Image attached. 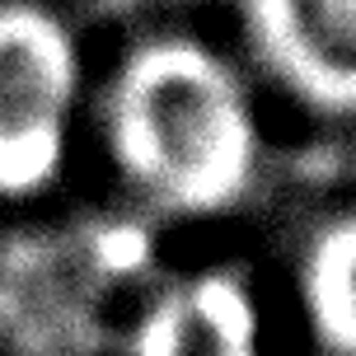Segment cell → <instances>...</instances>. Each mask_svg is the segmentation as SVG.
<instances>
[{
    "mask_svg": "<svg viewBox=\"0 0 356 356\" xmlns=\"http://www.w3.org/2000/svg\"><path fill=\"white\" fill-rule=\"evenodd\" d=\"M89 145L118 178V202L150 225H216L267 178V89L234 42L164 24L99 66Z\"/></svg>",
    "mask_w": 356,
    "mask_h": 356,
    "instance_id": "6da1fadb",
    "label": "cell"
},
{
    "mask_svg": "<svg viewBox=\"0 0 356 356\" xmlns=\"http://www.w3.org/2000/svg\"><path fill=\"white\" fill-rule=\"evenodd\" d=\"M160 234L127 202L15 234L0 249V347L10 356L113 352L131 300L164 267Z\"/></svg>",
    "mask_w": 356,
    "mask_h": 356,
    "instance_id": "7a4b0ae2",
    "label": "cell"
},
{
    "mask_svg": "<svg viewBox=\"0 0 356 356\" xmlns=\"http://www.w3.org/2000/svg\"><path fill=\"white\" fill-rule=\"evenodd\" d=\"M99 61L52 0H0V207L52 202L89 150Z\"/></svg>",
    "mask_w": 356,
    "mask_h": 356,
    "instance_id": "3957f363",
    "label": "cell"
},
{
    "mask_svg": "<svg viewBox=\"0 0 356 356\" xmlns=\"http://www.w3.org/2000/svg\"><path fill=\"white\" fill-rule=\"evenodd\" d=\"M272 305L234 263L160 267L131 300L113 356H272Z\"/></svg>",
    "mask_w": 356,
    "mask_h": 356,
    "instance_id": "277c9868",
    "label": "cell"
},
{
    "mask_svg": "<svg viewBox=\"0 0 356 356\" xmlns=\"http://www.w3.org/2000/svg\"><path fill=\"white\" fill-rule=\"evenodd\" d=\"M234 47L267 99L356 122V0H234Z\"/></svg>",
    "mask_w": 356,
    "mask_h": 356,
    "instance_id": "5b68a950",
    "label": "cell"
},
{
    "mask_svg": "<svg viewBox=\"0 0 356 356\" xmlns=\"http://www.w3.org/2000/svg\"><path fill=\"white\" fill-rule=\"evenodd\" d=\"M291 305L319 356H356V202L323 211L300 234Z\"/></svg>",
    "mask_w": 356,
    "mask_h": 356,
    "instance_id": "8992f818",
    "label": "cell"
}]
</instances>
